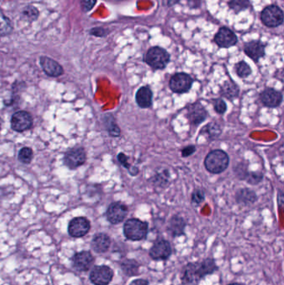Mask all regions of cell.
<instances>
[{"mask_svg":"<svg viewBox=\"0 0 284 285\" xmlns=\"http://www.w3.org/2000/svg\"><path fill=\"white\" fill-rule=\"evenodd\" d=\"M218 266L212 258L188 263L182 267L180 280L183 285H197L203 279L218 271Z\"/></svg>","mask_w":284,"mask_h":285,"instance_id":"6da1fadb","label":"cell"},{"mask_svg":"<svg viewBox=\"0 0 284 285\" xmlns=\"http://www.w3.org/2000/svg\"><path fill=\"white\" fill-rule=\"evenodd\" d=\"M204 167L212 175H219L225 171L229 165V156L225 151L214 150L207 154L204 159Z\"/></svg>","mask_w":284,"mask_h":285,"instance_id":"7a4b0ae2","label":"cell"},{"mask_svg":"<svg viewBox=\"0 0 284 285\" xmlns=\"http://www.w3.org/2000/svg\"><path fill=\"white\" fill-rule=\"evenodd\" d=\"M124 235L128 240L141 241L147 238L149 233V224L139 219H128L124 223Z\"/></svg>","mask_w":284,"mask_h":285,"instance_id":"3957f363","label":"cell"},{"mask_svg":"<svg viewBox=\"0 0 284 285\" xmlns=\"http://www.w3.org/2000/svg\"><path fill=\"white\" fill-rule=\"evenodd\" d=\"M144 61L153 70H163L170 62V54L163 48L156 46L149 49L144 57Z\"/></svg>","mask_w":284,"mask_h":285,"instance_id":"277c9868","label":"cell"},{"mask_svg":"<svg viewBox=\"0 0 284 285\" xmlns=\"http://www.w3.org/2000/svg\"><path fill=\"white\" fill-rule=\"evenodd\" d=\"M193 78L186 73H177L172 76L168 87L174 94H187L193 87Z\"/></svg>","mask_w":284,"mask_h":285,"instance_id":"5b68a950","label":"cell"},{"mask_svg":"<svg viewBox=\"0 0 284 285\" xmlns=\"http://www.w3.org/2000/svg\"><path fill=\"white\" fill-rule=\"evenodd\" d=\"M186 110L187 112L185 116L192 127H199L209 115L206 108L199 101H196L187 105Z\"/></svg>","mask_w":284,"mask_h":285,"instance_id":"8992f818","label":"cell"},{"mask_svg":"<svg viewBox=\"0 0 284 285\" xmlns=\"http://www.w3.org/2000/svg\"><path fill=\"white\" fill-rule=\"evenodd\" d=\"M173 249L170 242L163 238L155 241L149 249V257L154 260H167L171 257Z\"/></svg>","mask_w":284,"mask_h":285,"instance_id":"52a82bcc","label":"cell"},{"mask_svg":"<svg viewBox=\"0 0 284 285\" xmlns=\"http://www.w3.org/2000/svg\"><path fill=\"white\" fill-rule=\"evenodd\" d=\"M261 20L266 26L275 28L284 22V14L279 6H268L262 10Z\"/></svg>","mask_w":284,"mask_h":285,"instance_id":"ba28073f","label":"cell"},{"mask_svg":"<svg viewBox=\"0 0 284 285\" xmlns=\"http://www.w3.org/2000/svg\"><path fill=\"white\" fill-rule=\"evenodd\" d=\"M91 282L94 285H108L113 278V269L108 266H95L89 275Z\"/></svg>","mask_w":284,"mask_h":285,"instance_id":"9c48e42d","label":"cell"},{"mask_svg":"<svg viewBox=\"0 0 284 285\" xmlns=\"http://www.w3.org/2000/svg\"><path fill=\"white\" fill-rule=\"evenodd\" d=\"M129 213V208L121 202H113L108 206L106 217L112 224H119L124 221Z\"/></svg>","mask_w":284,"mask_h":285,"instance_id":"30bf717a","label":"cell"},{"mask_svg":"<svg viewBox=\"0 0 284 285\" xmlns=\"http://www.w3.org/2000/svg\"><path fill=\"white\" fill-rule=\"evenodd\" d=\"M283 99L281 92L273 88H267L260 94V100L262 105L267 108H279L283 103Z\"/></svg>","mask_w":284,"mask_h":285,"instance_id":"8fae6325","label":"cell"},{"mask_svg":"<svg viewBox=\"0 0 284 285\" xmlns=\"http://www.w3.org/2000/svg\"><path fill=\"white\" fill-rule=\"evenodd\" d=\"M33 125V119L31 114L25 111H19L13 115L11 119V127L17 132L28 130Z\"/></svg>","mask_w":284,"mask_h":285,"instance_id":"7c38bea8","label":"cell"},{"mask_svg":"<svg viewBox=\"0 0 284 285\" xmlns=\"http://www.w3.org/2000/svg\"><path fill=\"white\" fill-rule=\"evenodd\" d=\"M85 161L86 153L83 148H75L69 150L64 156V163L71 169L83 165Z\"/></svg>","mask_w":284,"mask_h":285,"instance_id":"4fadbf2b","label":"cell"},{"mask_svg":"<svg viewBox=\"0 0 284 285\" xmlns=\"http://www.w3.org/2000/svg\"><path fill=\"white\" fill-rule=\"evenodd\" d=\"M90 230V223L83 217L72 219L69 224V233L75 238H81L86 235Z\"/></svg>","mask_w":284,"mask_h":285,"instance_id":"5bb4252c","label":"cell"},{"mask_svg":"<svg viewBox=\"0 0 284 285\" xmlns=\"http://www.w3.org/2000/svg\"><path fill=\"white\" fill-rule=\"evenodd\" d=\"M216 45L220 48H228L234 46L237 43V38L231 29L221 28L214 37Z\"/></svg>","mask_w":284,"mask_h":285,"instance_id":"9a60e30c","label":"cell"},{"mask_svg":"<svg viewBox=\"0 0 284 285\" xmlns=\"http://www.w3.org/2000/svg\"><path fill=\"white\" fill-rule=\"evenodd\" d=\"M186 221L182 216L179 214L172 216L167 225V231L172 238H178L184 235L186 229Z\"/></svg>","mask_w":284,"mask_h":285,"instance_id":"2e32d148","label":"cell"},{"mask_svg":"<svg viewBox=\"0 0 284 285\" xmlns=\"http://www.w3.org/2000/svg\"><path fill=\"white\" fill-rule=\"evenodd\" d=\"M243 51L246 55L253 59L255 63H258L260 58L265 56V45L259 40H253L246 43Z\"/></svg>","mask_w":284,"mask_h":285,"instance_id":"e0dca14e","label":"cell"},{"mask_svg":"<svg viewBox=\"0 0 284 285\" xmlns=\"http://www.w3.org/2000/svg\"><path fill=\"white\" fill-rule=\"evenodd\" d=\"M94 263V256L88 251L77 253L73 257L74 267L78 271H88L91 269Z\"/></svg>","mask_w":284,"mask_h":285,"instance_id":"ac0fdd59","label":"cell"},{"mask_svg":"<svg viewBox=\"0 0 284 285\" xmlns=\"http://www.w3.org/2000/svg\"><path fill=\"white\" fill-rule=\"evenodd\" d=\"M152 89L149 86H142L136 92L135 101L138 107L141 108H149L153 106Z\"/></svg>","mask_w":284,"mask_h":285,"instance_id":"d6986e66","label":"cell"},{"mask_svg":"<svg viewBox=\"0 0 284 285\" xmlns=\"http://www.w3.org/2000/svg\"><path fill=\"white\" fill-rule=\"evenodd\" d=\"M40 64L44 73L50 77H58L64 74L63 67L58 62L46 56L40 58Z\"/></svg>","mask_w":284,"mask_h":285,"instance_id":"ffe728a7","label":"cell"},{"mask_svg":"<svg viewBox=\"0 0 284 285\" xmlns=\"http://www.w3.org/2000/svg\"><path fill=\"white\" fill-rule=\"evenodd\" d=\"M235 200L237 205L250 206L257 202L258 195L254 190H252L250 188H239L235 193Z\"/></svg>","mask_w":284,"mask_h":285,"instance_id":"44dd1931","label":"cell"},{"mask_svg":"<svg viewBox=\"0 0 284 285\" xmlns=\"http://www.w3.org/2000/svg\"><path fill=\"white\" fill-rule=\"evenodd\" d=\"M219 94L221 97L225 98L227 100L232 101L239 96L240 88L234 81L229 79V80L225 81L224 84L221 86Z\"/></svg>","mask_w":284,"mask_h":285,"instance_id":"7402d4cb","label":"cell"},{"mask_svg":"<svg viewBox=\"0 0 284 285\" xmlns=\"http://www.w3.org/2000/svg\"><path fill=\"white\" fill-rule=\"evenodd\" d=\"M111 245V238L108 234L100 233L94 236L92 240V249L98 254H103L108 251Z\"/></svg>","mask_w":284,"mask_h":285,"instance_id":"603a6c76","label":"cell"},{"mask_svg":"<svg viewBox=\"0 0 284 285\" xmlns=\"http://www.w3.org/2000/svg\"><path fill=\"white\" fill-rule=\"evenodd\" d=\"M222 132V128L218 123L210 122L202 128L199 136H205L208 142L215 141L220 137Z\"/></svg>","mask_w":284,"mask_h":285,"instance_id":"cb8c5ba5","label":"cell"},{"mask_svg":"<svg viewBox=\"0 0 284 285\" xmlns=\"http://www.w3.org/2000/svg\"><path fill=\"white\" fill-rule=\"evenodd\" d=\"M170 173L168 169H162L155 173L149 181L155 188H166L170 184Z\"/></svg>","mask_w":284,"mask_h":285,"instance_id":"d4e9b609","label":"cell"},{"mask_svg":"<svg viewBox=\"0 0 284 285\" xmlns=\"http://www.w3.org/2000/svg\"><path fill=\"white\" fill-rule=\"evenodd\" d=\"M122 271L128 277H133V276H138L140 269V264L138 261L132 259H126L122 261L120 263Z\"/></svg>","mask_w":284,"mask_h":285,"instance_id":"484cf974","label":"cell"},{"mask_svg":"<svg viewBox=\"0 0 284 285\" xmlns=\"http://www.w3.org/2000/svg\"><path fill=\"white\" fill-rule=\"evenodd\" d=\"M117 158H118V161H119L122 166L127 169L129 174L131 176L135 177L139 174V169H138V167L133 166V165L129 163V157L124 153H119L118 156H117Z\"/></svg>","mask_w":284,"mask_h":285,"instance_id":"4316f807","label":"cell"},{"mask_svg":"<svg viewBox=\"0 0 284 285\" xmlns=\"http://www.w3.org/2000/svg\"><path fill=\"white\" fill-rule=\"evenodd\" d=\"M13 31V25L10 20L0 10V36H6Z\"/></svg>","mask_w":284,"mask_h":285,"instance_id":"83f0119b","label":"cell"},{"mask_svg":"<svg viewBox=\"0 0 284 285\" xmlns=\"http://www.w3.org/2000/svg\"><path fill=\"white\" fill-rule=\"evenodd\" d=\"M234 70L236 75L241 78H246L252 75L251 67L243 60L235 64Z\"/></svg>","mask_w":284,"mask_h":285,"instance_id":"f1b7e54d","label":"cell"},{"mask_svg":"<svg viewBox=\"0 0 284 285\" xmlns=\"http://www.w3.org/2000/svg\"><path fill=\"white\" fill-rule=\"evenodd\" d=\"M229 8L238 14L240 12L245 10L250 6V1L249 0H229Z\"/></svg>","mask_w":284,"mask_h":285,"instance_id":"f546056e","label":"cell"},{"mask_svg":"<svg viewBox=\"0 0 284 285\" xmlns=\"http://www.w3.org/2000/svg\"><path fill=\"white\" fill-rule=\"evenodd\" d=\"M106 123H108L107 131H108V134L113 138L119 137L121 134V130H120L119 125L115 123L114 118L112 115H108V121H106Z\"/></svg>","mask_w":284,"mask_h":285,"instance_id":"4dcf8cb0","label":"cell"},{"mask_svg":"<svg viewBox=\"0 0 284 285\" xmlns=\"http://www.w3.org/2000/svg\"><path fill=\"white\" fill-rule=\"evenodd\" d=\"M248 164L247 163H238L235 165L233 168V173L237 179L242 181L245 180L246 177L248 174Z\"/></svg>","mask_w":284,"mask_h":285,"instance_id":"1f68e13d","label":"cell"},{"mask_svg":"<svg viewBox=\"0 0 284 285\" xmlns=\"http://www.w3.org/2000/svg\"><path fill=\"white\" fill-rule=\"evenodd\" d=\"M263 178H264V176H263V174H262V172L249 171L244 181H246L248 184L258 185V183L262 182V180H263Z\"/></svg>","mask_w":284,"mask_h":285,"instance_id":"d6a6232c","label":"cell"},{"mask_svg":"<svg viewBox=\"0 0 284 285\" xmlns=\"http://www.w3.org/2000/svg\"><path fill=\"white\" fill-rule=\"evenodd\" d=\"M211 102H212L214 111L217 114L224 115L226 113L227 109H228V105H227V103L222 98L212 99L211 100Z\"/></svg>","mask_w":284,"mask_h":285,"instance_id":"836d02e7","label":"cell"},{"mask_svg":"<svg viewBox=\"0 0 284 285\" xmlns=\"http://www.w3.org/2000/svg\"><path fill=\"white\" fill-rule=\"evenodd\" d=\"M205 199H206V195H205L204 189L196 188L191 195V203L195 206H199L205 201Z\"/></svg>","mask_w":284,"mask_h":285,"instance_id":"e575fe53","label":"cell"},{"mask_svg":"<svg viewBox=\"0 0 284 285\" xmlns=\"http://www.w3.org/2000/svg\"><path fill=\"white\" fill-rule=\"evenodd\" d=\"M33 158V151L30 148L25 147L19 153V160L24 163H29Z\"/></svg>","mask_w":284,"mask_h":285,"instance_id":"d590c367","label":"cell"},{"mask_svg":"<svg viewBox=\"0 0 284 285\" xmlns=\"http://www.w3.org/2000/svg\"><path fill=\"white\" fill-rule=\"evenodd\" d=\"M23 16L25 17V19L28 20H36L38 17L39 16V12L35 7L33 6H28L23 10Z\"/></svg>","mask_w":284,"mask_h":285,"instance_id":"8d00e7d4","label":"cell"},{"mask_svg":"<svg viewBox=\"0 0 284 285\" xmlns=\"http://www.w3.org/2000/svg\"><path fill=\"white\" fill-rule=\"evenodd\" d=\"M196 146L190 144L188 146L184 147L181 151L182 158H188L191 155H193L194 153L196 152Z\"/></svg>","mask_w":284,"mask_h":285,"instance_id":"74e56055","label":"cell"},{"mask_svg":"<svg viewBox=\"0 0 284 285\" xmlns=\"http://www.w3.org/2000/svg\"><path fill=\"white\" fill-rule=\"evenodd\" d=\"M82 8L84 12H88L96 4L97 0H80Z\"/></svg>","mask_w":284,"mask_h":285,"instance_id":"f35d334b","label":"cell"},{"mask_svg":"<svg viewBox=\"0 0 284 285\" xmlns=\"http://www.w3.org/2000/svg\"><path fill=\"white\" fill-rule=\"evenodd\" d=\"M90 34L96 37H103L106 35V31L103 28H94L90 31Z\"/></svg>","mask_w":284,"mask_h":285,"instance_id":"ab89813d","label":"cell"},{"mask_svg":"<svg viewBox=\"0 0 284 285\" xmlns=\"http://www.w3.org/2000/svg\"><path fill=\"white\" fill-rule=\"evenodd\" d=\"M129 285H149V282L144 279H138V280H132Z\"/></svg>","mask_w":284,"mask_h":285,"instance_id":"60d3db41","label":"cell"},{"mask_svg":"<svg viewBox=\"0 0 284 285\" xmlns=\"http://www.w3.org/2000/svg\"><path fill=\"white\" fill-rule=\"evenodd\" d=\"M278 204H279V208H281L284 204V194L282 190H279V194H278Z\"/></svg>","mask_w":284,"mask_h":285,"instance_id":"b9f144b4","label":"cell"},{"mask_svg":"<svg viewBox=\"0 0 284 285\" xmlns=\"http://www.w3.org/2000/svg\"><path fill=\"white\" fill-rule=\"evenodd\" d=\"M180 0H163V3L167 7H172L176 4Z\"/></svg>","mask_w":284,"mask_h":285,"instance_id":"7bdbcfd3","label":"cell"},{"mask_svg":"<svg viewBox=\"0 0 284 285\" xmlns=\"http://www.w3.org/2000/svg\"><path fill=\"white\" fill-rule=\"evenodd\" d=\"M200 2H201V0H188L189 6L192 7V8H194V7H199V5H200Z\"/></svg>","mask_w":284,"mask_h":285,"instance_id":"ee69618b","label":"cell"},{"mask_svg":"<svg viewBox=\"0 0 284 285\" xmlns=\"http://www.w3.org/2000/svg\"><path fill=\"white\" fill-rule=\"evenodd\" d=\"M2 125H3V119L0 118V131L2 130Z\"/></svg>","mask_w":284,"mask_h":285,"instance_id":"f6af8a7d","label":"cell"},{"mask_svg":"<svg viewBox=\"0 0 284 285\" xmlns=\"http://www.w3.org/2000/svg\"><path fill=\"white\" fill-rule=\"evenodd\" d=\"M228 285H243L242 284H239V283H232V284H229Z\"/></svg>","mask_w":284,"mask_h":285,"instance_id":"bcb514c9","label":"cell"}]
</instances>
